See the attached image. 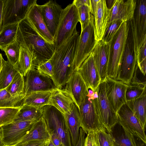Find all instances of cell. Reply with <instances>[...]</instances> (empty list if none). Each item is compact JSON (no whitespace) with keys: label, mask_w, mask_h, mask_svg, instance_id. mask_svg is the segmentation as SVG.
I'll return each instance as SVG.
<instances>
[{"label":"cell","mask_w":146,"mask_h":146,"mask_svg":"<svg viewBox=\"0 0 146 146\" xmlns=\"http://www.w3.org/2000/svg\"><path fill=\"white\" fill-rule=\"evenodd\" d=\"M146 40L139 50L137 54V63L138 66L141 68L146 66Z\"/></svg>","instance_id":"7bdbcfd3"},{"label":"cell","mask_w":146,"mask_h":146,"mask_svg":"<svg viewBox=\"0 0 146 146\" xmlns=\"http://www.w3.org/2000/svg\"><path fill=\"white\" fill-rule=\"evenodd\" d=\"M95 27V37L96 42L102 40L110 18V11L106 0H92Z\"/></svg>","instance_id":"2e32d148"},{"label":"cell","mask_w":146,"mask_h":146,"mask_svg":"<svg viewBox=\"0 0 146 146\" xmlns=\"http://www.w3.org/2000/svg\"><path fill=\"white\" fill-rule=\"evenodd\" d=\"M78 8L82 5H86L90 9L91 14L93 15V11L91 1L90 0H74L73 3Z\"/></svg>","instance_id":"bcb514c9"},{"label":"cell","mask_w":146,"mask_h":146,"mask_svg":"<svg viewBox=\"0 0 146 146\" xmlns=\"http://www.w3.org/2000/svg\"><path fill=\"white\" fill-rule=\"evenodd\" d=\"M126 104L134 113L145 129L146 121V94L140 97L126 102Z\"/></svg>","instance_id":"83f0119b"},{"label":"cell","mask_w":146,"mask_h":146,"mask_svg":"<svg viewBox=\"0 0 146 146\" xmlns=\"http://www.w3.org/2000/svg\"><path fill=\"white\" fill-rule=\"evenodd\" d=\"M20 50V44L16 40L4 48L3 50L7 56V61L16 67L19 60Z\"/></svg>","instance_id":"836d02e7"},{"label":"cell","mask_w":146,"mask_h":146,"mask_svg":"<svg viewBox=\"0 0 146 146\" xmlns=\"http://www.w3.org/2000/svg\"><path fill=\"white\" fill-rule=\"evenodd\" d=\"M96 135L99 146H114L112 134L103 126L96 131Z\"/></svg>","instance_id":"74e56055"},{"label":"cell","mask_w":146,"mask_h":146,"mask_svg":"<svg viewBox=\"0 0 146 146\" xmlns=\"http://www.w3.org/2000/svg\"><path fill=\"white\" fill-rule=\"evenodd\" d=\"M63 114L70 135L72 145L75 146L79 139L81 127L78 108L74 103L70 110Z\"/></svg>","instance_id":"603a6c76"},{"label":"cell","mask_w":146,"mask_h":146,"mask_svg":"<svg viewBox=\"0 0 146 146\" xmlns=\"http://www.w3.org/2000/svg\"><path fill=\"white\" fill-rule=\"evenodd\" d=\"M36 69L40 73L51 78L53 76V69L50 59L39 64Z\"/></svg>","instance_id":"b9f144b4"},{"label":"cell","mask_w":146,"mask_h":146,"mask_svg":"<svg viewBox=\"0 0 146 146\" xmlns=\"http://www.w3.org/2000/svg\"><path fill=\"white\" fill-rule=\"evenodd\" d=\"M19 24L9 25L2 28L0 32V49L1 50L16 40Z\"/></svg>","instance_id":"4dcf8cb0"},{"label":"cell","mask_w":146,"mask_h":146,"mask_svg":"<svg viewBox=\"0 0 146 146\" xmlns=\"http://www.w3.org/2000/svg\"><path fill=\"white\" fill-rule=\"evenodd\" d=\"M74 103L70 96L64 89L58 88L51 96L48 105L54 106L64 114L70 110Z\"/></svg>","instance_id":"cb8c5ba5"},{"label":"cell","mask_w":146,"mask_h":146,"mask_svg":"<svg viewBox=\"0 0 146 146\" xmlns=\"http://www.w3.org/2000/svg\"><path fill=\"white\" fill-rule=\"evenodd\" d=\"M43 110L42 117L49 132L55 133L63 146H72L70 135L63 113L50 105L44 106Z\"/></svg>","instance_id":"5b68a950"},{"label":"cell","mask_w":146,"mask_h":146,"mask_svg":"<svg viewBox=\"0 0 146 146\" xmlns=\"http://www.w3.org/2000/svg\"><path fill=\"white\" fill-rule=\"evenodd\" d=\"M145 94H146V85H128L125 92L126 101L137 99Z\"/></svg>","instance_id":"8d00e7d4"},{"label":"cell","mask_w":146,"mask_h":146,"mask_svg":"<svg viewBox=\"0 0 146 146\" xmlns=\"http://www.w3.org/2000/svg\"><path fill=\"white\" fill-rule=\"evenodd\" d=\"M79 36L76 29L55 50L50 59L53 72L51 79L58 88L62 89L74 71V60Z\"/></svg>","instance_id":"6da1fadb"},{"label":"cell","mask_w":146,"mask_h":146,"mask_svg":"<svg viewBox=\"0 0 146 146\" xmlns=\"http://www.w3.org/2000/svg\"><path fill=\"white\" fill-rule=\"evenodd\" d=\"M3 59L1 54L0 53V74L2 68Z\"/></svg>","instance_id":"db71d44e"},{"label":"cell","mask_w":146,"mask_h":146,"mask_svg":"<svg viewBox=\"0 0 146 146\" xmlns=\"http://www.w3.org/2000/svg\"><path fill=\"white\" fill-rule=\"evenodd\" d=\"M104 81L106 96L117 113L121 106L126 103L125 92L128 85L108 76Z\"/></svg>","instance_id":"9a60e30c"},{"label":"cell","mask_w":146,"mask_h":146,"mask_svg":"<svg viewBox=\"0 0 146 146\" xmlns=\"http://www.w3.org/2000/svg\"><path fill=\"white\" fill-rule=\"evenodd\" d=\"M109 50V43L101 40L96 42L92 52L101 82L104 81L107 76V69Z\"/></svg>","instance_id":"ffe728a7"},{"label":"cell","mask_w":146,"mask_h":146,"mask_svg":"<svg viewBox=\"0 0 146 146\" xmlns=\"http://www.w3.org/2000/svg\"><path fill=\"white\" fill-rule=\"evenodd\" d=\"M130 21L132 42L137 55L146 40V0H136L133 17Z\"/></svg>","instance_id":"9c48e42d"},{"label":"cell","mask_w":146,"mask_h":146,"mask_svg":"<svg viewBox=\"0 0 146 146\" xmlns=\"http://www.w3.org/2000/svg\"><path fill=\"white\" fill-rule=\"evenodd\" d=\"M123 130L119 135L114 137L112 135L114 146H136L134 136L126 130Z\"/></svg>","instance_id":"d590c367"},{"label":"cell","mask_w":146,"mask_h":146,"mask_svg":"<svg viewBox=\"0 0 146 146\" xmlns=\"http://www.w3.org/2000/svg\"><path fill=\"white\" fill-rule=\"evenodd\" d=\"M129 28L124 22L109 42V54L107 66L108 77L116 79L128 37Z\"/></svg>","instance_id":"3957f363"},{"label":"cell","mask_w":146,"mask_h":146,"mask_svg":"<svg viewBox=\"0 0 146 146\" xmlns=\"http://www.w3.org/2000/svg\"><path fill=\"white\" fill-rule=\"evenodd\" d=\"M41 8L44 22L54 38L62 9L59 4L52 0L41 5Z\"/></svg>","instance_id":"d6986e66"},{"label":"cell","mask_w":146,"mask_h":146,"mask_svg":"<svg viewBox=\"0 0 146 146\" xmlns=\"http://www.w3.org/2000/svg\"><path fill=\"white\" fill-rule=\"evenodd\" d=\"M129 84L146 85L145 75H144L140 70L137 63Z\"/></svg>","instance_id":"60d3db41"},{"label":"cell","mask_w":146,"mask_h":146,"mask_svg":"<svg viewBox=\"0 0 146 146\" xmlns=\"http://www.w3.org/2000/svg\"><path fill=\"white\" fill-rule=\"evenodd\" d=\"M45 141L42 140H35L18 144L13 146H44Z\"/></svg>","instance_id":"f6af8a7d"},{"label":"cell","mask_w":146,"mask_h":146,"mask_svg":"<svg viewBox=\"0 0 146 146\" xmlns=\"http://www.w3.org/2000/svg\"><path fill=\"white\" fill-rule=\"evenodd\" d=\"M49 133L50 134V139L55 146H63L60 140L55 133L52 132Z\"/></svg>","instance_id":"c3c4849f"},{"label":"cell","mask_w":146,"mask_h":146,"mask_svg":"<svg viewBox=\"0 0 146 146\" xmlns=\"http://www.w3.org/2000/svg\"><path fill=\"white\" fill-rule=\"evenodd\" d=\"M77 8L82 31L86 27L90 20L91 11L86 5H82Z\"/></svg>","instance_id":"ab89813d"},{"label":"cell","mask_w":146,"mask_h":146,"mask_svg":"<svg viewBox=\"0 0 146 146\" xmlns=\"http://www.w3.org/2000/svg\"><path fill=\"white\" fill-rule=\"evenodd\" d=\"M94 18L91 14L90 20L81 31L75 57L74 71H78L83 62L92 52L96 43L95 37Z\"/></svg>","instance_id":"52a82bcc"},{"label":"cell","mask_w":146,"mask_h":146,"mask_svg":"<svg viewBox=\"0 0 146 146\" xmlns=\"http://www.w3.org/2000/svg\"><path fill=\"white\" fill-rule=\"evenodd\" d=\"M79 17L78 8L73 3L62 9L59 24L54 37L56 49L76 29Z\"/></svg>","instance_id":"ba28073f"},{"label":"cell","mask_w":146,"mask_h":146,"mask_svg":"<svg viewBox=\"0 0 146 146\" xmlns=\"http://www.w3.org/2000/svg\"><path fill=\"white\" fill-rule=\"evenodd\" d=\"M98 108L100 121L102 126L110 133L118 123L117 113L112 107L106 96L104 81L101 82L96 91Z\"/></svg>","instance_id":"30bf717a"},{"label":"cell","mask_w":146,"mask_h":146,"mask_svg":"<svg viewBox=\"0 0 146 146\" xmlns=\"http://www.w3.org/2000/svg\"><path fill=\"white\" fill-rule=\"evenodd\" d=\"M64 89L74 103L79 106L89 94V89L78 71H74L66 83Z\"/></svg>","instance_id":"e0dca14e"},{"label":"cell","mask_w":146,"mask_h":146,"mask_svg":"<svg viewBox=\"0 0 146 146\" xmlns=\"http://www.w3.org/2000/svg\"><path fill=\"white\" fill-rule=\"evenodd\" d=\"M57 89L58 88H56L47 91L31 93L24 97L22 101V106L27 105L42 108L46 105H48L51 96Z\"/></svg>","instance_id":"484cf974"},{"label":"cell","mask_w":146,"mask_h":146,"mask_svg":"<svg viewBox=\"0 0 146 146\" xmlns=\"http://www.w3.org/2000/svg\"><path fill=\"white\" fill-rule=\"evenodd\" d=\"M44 146H55L52 142L50 138L45 141Z\"/></svg>","instance_id":"f5cc1de1"},{"label":"cell","mask_w":146,"mask_h":146,"mask_svg":"<svg viewBox=\"0 0 146 146\" xmlns=\"http://www.w3.org/2000/svg\"><path fill=\"white\" fill-rule=\"evenodd\" d=\"M36 121H13L0 128V135L5 146H14L20 142Z\"/></svg>","instance_id":"8fae6325"},{"label":"cell","mask_w":146,"mask_h":146,"mask_svg":"<svg viewBox=\"0 0 146 146\" xmlns=\"http://www.w3.org/2000/svg\"><path fill=\"white\" fill-rule=\"evenodd\" d=\"M118 123L123 129L146 143L145 129L139 120L126 103L117 112Z\"/></svg>","instance_id":"7c38bea8"},{"label":"cell","mask_w":146,"mask_h":146,"mask_svg":"<svg viewBox=\"0 0 146 146\" xmlns=\"http://www.w3.org/2000/svg\"><path fill=\"white\" fill-rule=\"evenodd\" d=\"M16 40L21 46L27 49L34 56L36 67L50 60L55 51L54 45L46 41L26 18L19 24Z\"/></svg>","instance_id":"7a4b0ae2"},{"label":"cell","mask_w":146,"mask_h":146,"mask_svg":"<svg viewBox=\"0 0 146 146\" xmlns=\"http://www.w3.org/2000/svg\"><path fill=\"white\" fill-rule=\"evenodd\" d=\"M5 146L3 143L1 138L0 135V146Z\"/></svg>","instance_id":"11a10c76"},{"label":"cell","mask_w":146,"mask_h":146,"mask_svg":"<svg viewBox=\"0 0 146 146\" xmlns=\"http://www.w3.org/2000/svg\"><path fill=\"white\" fill-rule=\"evenodd\" d=\"M24 77L25 97L33 92L47 91L56 88L51 78L40 73L36 68L31 69Z\"/></svg>","instance_id":"5bb4252c"},{"label":"cell","mask_w":146,"mask_h":146,"mask_svg":"<svg viewBox=\"0 0 146 146\" xmlns=\"http://www.w3.org/2000/svg\"><path fill=\"white\" fill-rule=\"evenodd\" d=\"M123 22L121 20H117L109 23L102 40L107 43H109Z\"/></svg>","instance_id":"f35d334b"},{"label":"cell","mask_w":146,"mask_h":146,"mask_svg":"<svg viewBox=\"0 0 146 146\" xmlns=\"http://www.w3.org/2000/svg\"></svg>","instance_id":"9f6ffc18"},{"label":"cell","mask_w":146,"mask_h":146,"mask_svg":"<svg viewBox=\"0 0 146 146\" xmlns=\"http://www.w3.org/2000/svg\"><path fill=\"white\" fill-rule=\"evenodd\" d=\"M17 68L25 77L31 68H36V58L27 49L20 46V53Z\"/></svg>","instance_id":"4316f807"},{"label":"cell","mask_w":146,"mask_h":146,"mask_svg":"<svg viewBox=\"0 0 146 146\" xmlns=\"http://www.w3.org/2000/svg\"><path fill=\"white\" fill-rule=\"evenodd\" d=\"M136 146H146V143L138 137L134 136Z\"/></svg>","instance_id":"f907efd6"},{"label":"cell","mask_w":146,"mask_h":146,"mask_svg":"<svg viewBox=\"0 0 146 146\" xmlns=\"http://www.w3.org/2000/svg\"><path fill=\"white\" fill-rule=\"evenodd\" d=\"M3 0H0V32L2 28Z\"/></svg>","instance_id":"681fc988"},{"label":"cell","mask_w":146,"mask_h":146,"mask_svg":"<svg viewBox=\"0 0 146 146\" xmlns=\"http://www.w3.org/2000/svg\"><path fill=\"white\" fill-rule=\"evenodd\" d=\"M36 0H3L2 28L25 19Z\"/></svg>","instance_id":"8992f818"},{"label":"cell","mask_w":146,"mask_h":146,"mask_svg":"<svg viewBox=\"0 0 146 146\" xmlns=\"http://www.w3.org/2000/svg\"><path fill=\"white\" fill-rule=\"evenodd\" d=\"M136 3V0H115L110 10L109 23L117 20L126 22L130 21L133 17Z\"/></svg>","instance_id":"44dd1931"},{"label":"cell","mask_w":146,"mask_h":146,"mask_svg":"<svg viewBox=\"0 0 146 146\" xmlns=\"http://www.w3.org/2000/svg\"><path fill=\"white\" fill-rule=\"evenodd\" d=\"M19 72L17 67L3 59L2 68L0 74V90L6 88Z\"/></svg>","instance_id":"f546056e"},{"label":"cell","mask_w":146,"mask_h":146,"mask_svg":"<svg viewBox=\"0 0 146 146\" xmlns=\"http://www.w3.org/2000/svg\"><path fill=\"white\" fill-rule=\"evenodd\" d=\"M6 88L14 97L24 96L25 78L24 76L19 72Z\"/></svg>","instance_id":"1f68e13d"},{"label":"cell","mask_w":146,"mask_h":146,"mask_svg":"<svg viewBox=\"0 0 146 146\" xmlns=\"http://www.w3.org/2000/svg\"><path fill=\"white\" fill-rule=\"evenodd\" d=\"M137 64V55L133 42L129 41L127 39L116 80L129 84Z\"/></svg>","instance_id":"4fadbf2b"},{"label":"cell","mask_w":146,"mask_h":146,"mask_svg":"<svg viewBox=\"0 0 146 146\" xmlns=\"http://www.w3.org/2000/svg\"><path fill=\"white\" fill-rule=\"evenodd\" d=\"M84 146H99L96 138V131H88L87 136L85 138Z\"/></svg>","instance_id":"ee69618b"},{"label":"cell","mask_w":146,"mask_h":146,"mask_svg":"<svg viewBox=\"0 0 146 146\" xmlns=\"http://www.w3.org/2000/svg\"><path fill=\"white\" fill-rule=\"evenodd\" d=\"M85 133L81 127L80 129V135L78 142L75 146H84Z\"/></svg>","instance_id":"7dc6e473"},{"label":"cell","mask_w":146,"mask_h":146,"mask_svg":"<svg viewBox=\"0 0 146 146\" xmlns=\"http://www.w3.org/2000/svg\"><path fill=\"white\" fill-rule=\"evenodd\" d=\"M78 71L88 88L94 92H96L101 82V80L92 52L84 61Z\"/></svg>","instance_id":"ac0fdd59"},{"label":"cell","mask_w":146,"mask_h":146,"mask_svg":"<svg viewBox=\"0 0 146 146\" xmlns=\"http://www.w3.org/2000/svg\"><path fill=\"white\" fill-rule=\"evenodd\" d=\"M24 96L15 98L13 97L6 88L0 90V107L17 108L22 106Z\"/></svg>","instance_id":"d6a6232c"},{"label":"cell","mask_w":146,"mask_h":146,"mask_svg":"<svg viewBox=\"0 0 146 146\" xmlns=\"http://www.w3.org/2000/svg\"><path fill=\"white\" fill-rule=\"evenodd\" d=\"M50 138V134L42 116L33 124L27 135L17 144L35 140H42L46 141Z\"/></svg>","instance_id":"d4e9b609"},{"label":"cell","mask_w":146,"mask_h":146,"mask_svg":"<svg viewBox=\"0 0 146 146\" xmlns=\"http://www.w3.org/2000/svg\"><path fill=\"white\" fill-rule=\"evenodd\" d=\"M43 107L22 106L14 121H38L43 115Z\"/></svg>","instance_id":"f1b7e54d"},{"label":"cell","mask_w":146,"mask_h":146,"mask_svg":"<svg viewBox=\"0 0 146 146\" xmlns=\"http://www.w3.org/2000/svg\"><path fill=\"white\" fill-rule=\"evenodd\" d=\"M115 0H106V4L108 8L110 10L113 7Z\"/></svg>","instance_id":"816d5d0a"},{"label":"cell","mask_w":146,"mask_h":146,"mask_svg":"<svg viewBox=\"0 0 146 146\" xmlns=\"http://www.w3.org/2000/svg\"><path fill=\"white\" fill-rule=\"evenodd\" d=\"M39 34L47 42L54 45V38L43 21L41 5L35 4L30 9L26 17Z\"/></svg>","instance_id":"7402d4cb"},{"label":"cell","mask_w":146,"mask_h":146,"mask_svg":"<svg viewBox=\"0 0 146 146\" xmlns=\"http://www.w3.org/2000/svg\"><path fill=\"white\" fill-rule=\"evenodd\" d=\"M21 107H0V128L13 122Z\"/></svg>","instance_id":"e575fe53"},{"label":"cell","mask_w":146,"mask_h":146,"mask_svg":"<svg viewBox=\"0 0 146 146\" xmlns=\"http://www.w3.org/2000/svg\"><path fill=\"white\" fill-rule=\"evenodd\" d=\"M89 94L80 104L78 109L81 127L85 133L88 131H96L102 126L99 117L96 91L89 89Z\"/></svg>","instance_id":"277c9868"}]
</instances>
